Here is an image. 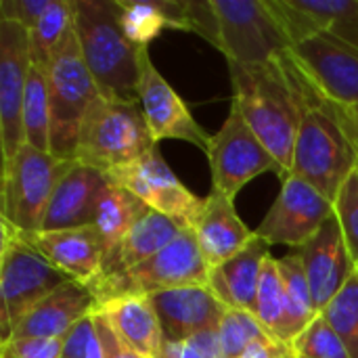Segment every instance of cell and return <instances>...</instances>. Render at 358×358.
I'll use <instances>...</instances> for the list:
<instances>
[{"mask_svg":"<svg viewBox=\"0 0 358 358\" xmlns=\"http://www.w3.org/2000/svg\"><path fill=\"white\" fill-rule=\"evenodd\" d=\"M319 315L342 338L350 358H358V273Z\"/></svg>","mask_w":358,"mask_h":358,"instance_id":"32","label":"cell"},{"mask_svg":"<svg viewBox=\"0 0 358 358\" xmlns=\"http://www.w3.org/2000/svg\"><path fill=\"white\" fill-rule=\"evenodd\" d=\"M107 187V174L73 159L69 172L55 189V195L42 222V231L92 227L101 197Z\"/></svg>","mask_w":358,"mask_h":358,"instance_id":"20","label":"cell"},{"mask_svg":"<svg viewBox=\"0 0 358 358\" xmlns=\"http://www.w3.org/2000/svg\"><path fill=\"white\" fill-rule=\"evenodd\" d=\"M31 67L29 31L15 21H0V151L8 162L23 145V99Z\"/></svg>","mask_w":358,"mask_h":358,"instance_id":"14","label":"cell"},{"mask_svg":"<svg viewBox=\"0 0 358 358\" xmlns=\"http://www.w3.org/2000/svg\"><path fill=\"white\" fill-rule=\"evenodd\" d=\"M287 65L302 96V120L294 145L292 174L313 185L334 203L346 180L357 172L358 151L325 99L304 80L289 57Z\"/></svg>","mask_w":358,"mask_h":358,"instance_id":"3","label":"cell"},{"mask_svg":"<svg viewBox=\"0 0 358 358\" xmlns=\"http://www.w3.org/2000/svg\"><path fill=\"white\" fill-rule=\"evenodd\" d=\"M216 17V42L229 63L264 67L279 61L292 38L268 0H210Z\"/></svg>","mask_w":358,"mask_h":358,"instance_id":"5","label":"cell"},{"mask_svg":"<svg viewBox=\"0 0 358 358\" xmlns=\"http://www.w3.org/2000/svg\"><path fill=\"white\" fill-rule=\"evenodd\" d=\"M50 94V153L57 159H76L82 122L101 96L82 59L76 31L63 42L48 67Z\"/></svg>","mask_w":358,"mask_h":358,"instance_id":"9","label":"cell"},{"mask_svg":"<svg viewBox=\"0 0 358 358\" xmlns=\"http://www.w3.org/2000/svg\"><path fill=\"white\" fill-rule=\"evenodd\" d=\"M357 273H358V262H357Z\"/></svg>","mask_w":358,"mask_h":358,"instance_id":"42","label":"cell"},{"mask_svg":"<svg viewBox=\"0 0 358 358\" xmlns=\"http://www.w3.org/2000/svg\"><path fill=\"white\" fill-rule=\"evenodd\" d=\"M187 227L174 222L168 216H162L153 210H149L134 229L126 235L122 245L115 250V254L105 260L101 277L124 273L149 258H153L157 252H162L166 245H170Z\"/></svg>","mask_w":358,"mask_h":358,"instance_id":"25","label":"cell"},{"mask_svg":"<svg viewBox=\"0 0 358 358\" xmlns=\"http://www.w3.org/2000/svg\"><path fill=\"white\" fill-rule=\"evenodd\" d=\"M73 31L99 94L109 101L138 103L141 55L147 48L126 38L117 0H73Z\"/></svg>","mask_w":358,"mask_h":358,"instance_id":"2","label":"cell"},{"mask_svg":"<svg viewBox=\"0 0 358 358\" xmlns=\"http://www.w3.org/2000/svg\"><path fill=\"white\" fill-rule=\"evenodd\" d=\"M19 235L71 281L92 285L103 273L105 252L94 227L36 233L19 231Z\"/></svg>","mask_w":358,"mask_h":358,"instance_id":"19","label":"cell"},{"mask_svg":"<svg viewBox=\"0 0 358 358\" xmlns=\"http://www.w3.org/2000/svg\"><path fill=\"white\" fill-rule=\"evenodd\" d=\"M271 256V245L258 235L233 258L210 268L208 287L227 306L254 313L260 275Z\"/></svg>","mask_w":358,"mask_h":358,"instance_id":"23","label":"cell"},{"mask_svg":"<svg viewBox=\"0 0 358 358\" xmlns=\"http://www.w3.org/2000/svg\"><path fill=\"white\" fill-rule=\"evenodd\" d=\"M285 55L264 67L229 63L233 105L279 162L283 172L281 180L292 174L294 145L302 120V96Z\"/></svg>","mask_w":358,"mask_h":358,"instance_id":"1","label":"cell"},{"mask_svg":"<svg viewBox=\"0 0 358 358\" xmlns=\"http://www.w3.org/2000/svg\"><path fill=\"white\" fill-rule=\"evenodd\" d=\"M50 0H0V21H15L27 31L36 27Z\"/></svg>","mask_w":358,"mask_h":358,"instance_id":"37","label":"cell"},{"mask_svg":"<svg viewBox=\"0 0 358 358\" xmlns=\"http://www.w3.org/2000/svg\"><path fill=\"white\" fill-rule=\"evenodd\" d=\"M92 317H94L96 336H99V342H101V348H103L105 358H145L141 357L138 352H134L128 344H124V340L113 331V327L109 325L105 315L94 310Z\"/></svg>","mask_w":358,"mask_h":358,"instance_id":"38","label":"cell"},{"mask_svg":"<svg viewBox=\"0 0 358 358\" xmlns=\"http://www.w3.org/2000/svg\"><path fill=\"white\" fill-rule=\"evenodd\" d=\"M96 310V298L84 283L69 281L38 306H34L13 329V338H65L69 329ZM6 340V342H8ZM4 344V342H2Z\"/></svg>","mask_w":358,"mask_h":358,"instance_id":"22","label":"cell"},{"mask_svg":"<svg viewBox=\"0 0 358 358\" xmlns=\"http://www.w3.org/2000/svg\"><path fill=\"white\" fill-rule=\"evenodd\" d=\"M285 308L287 306H285L283 277L279 273L277 258L268 256V260L264 262L262 275H260L254 317L264 327V331L271 336V340H275L279 344H283L281 338H283V325H285Z\"/></svg>","mask_w":358,"mask_h":358,"instance_id":"30","label":"cell"},{"mask_svg":"<svg viewBox=\"0 0 358 358\" xmlns=\"http://www.w3.org/2000/svg\"><path fill=\"white\" fill-rule=\"evenodd\" d=\"M357 170H358V166H357Z\"/></svg>","mask_w":358,"mask_h":358,"instance_id":"43","label":"cell"},{"mask_svg":"<svg viewBox=\"0 0 358 358\" xmlns=\"http://www.w3.org/2000/svg\"><path fill=\"white\" fill-rule=\"evenodd\" d=\"M287 57L325 101L342 107L358 105V50L315 34L294 42Z\"/></svg>","mask_w":358,"mask_h":358,"instance_id":"12","label":"cell"},{"mask_svg":"<svg viewBox=\"0 0 358 358\" xmlns=\"http://www.w3.org/2000/svg\"><path fill=\"white\" fill-rule=\"evenodd\" d=\"M296 358H350L342 338L319 315L292 344Z\"/></svg>","mask_w":358,"mask_h":358,"instance_id":"34","label":"cell"},{"mask_svg":"<svg viewBox=\"0 0 358 358\" xmlns=\"http://www.w3.org/2000/svg\"><path fill=\"white\" fill-rule=\"evenodd\" d=\"M23 134L25 143L38 151L50 153V94H48V69L29 67L27 88L23 99Z\"/></svg>","mask_w":358,"mask_h":358,"instance_id":"29","label":"cell"},{"mask_svg":"<svg viewBox=\"0 0 358 358\" xmlns=\"http://www.w3.org/2000/svg\"><path fill=\"white\" fill-rule=\"evenodd\" d=\"M0 358H13L8 352H4V350H0Z\"/></svg>","mask_w":358,"mask_h":358,"instance_id":"41","label":"cell"},{"mask_svg":"<svg viewBox=\"0 0 358 358\" xmlns=\"http://www.w3.org/2000/svg\"><path fill=\"white\" fill-rule=\"evenodd\" d=\"M296 252L302 258L315 306L321 313L357 273V264L348 252L338 216L334 214L317 235Z\"/></svg>","mask_w":358,"mask_h":358,"instance_id":"17","label":"cell"},{"mask_svg":"<svg viewBox=\"0 0 358 358\" xmlns=\"http://www.w3.org/2000/svg\"><path fill=\"white\" fill-rule=\"evenodd\" d=\"M336 214L334 203L306 180L289 174L281 180V191L256 229L268 245L302 248Z\"/></svg>","mask_w":358,"mask_h":358,"instance_id":"13","label":"cell"},{"mask_svg":"<svg viewBox=\"0 0 358 358\" xmlns=\"http://www.w3.org/2000/svg\"><path fill=\"white\" fill-rule=\"evenodd\" d=\"M94 317L88 315L86 319L78 321L69 334L63 338V358H86L88 346L94 338Z\"/></svg>","mask_w":358,"mask_h":358,"instance_id":"39","label":"cell"},{"mask_svg":"<svg viewBox=\"0 0 358 358\" xmlns=\"http://www.w3.org/2000/svg\"><path fill=\"white\" fill-rule=\"evenodd\" d=\"M96 310L105 315L113 331L134 352L145 358H157L164 348L157 313L145 296H124L99 304Z\"/></svg>","mask_w":358,"mask_h":358,"instance_id":"24","label":"cell"},{"mask_svg":"<svg viewBox=\"0 0 358 358\" xmlns=\"http://www.w3.org/2000/svg\"><path fill=\"white\" fill-rule=\"evenodd\" d=\"M138 105L155 143L174 138L191 143L199 149H208L210 136L197 124L185 101L174 92L168 80L153 65L149 50L141 55V80H138Z\"/></svg>","mask_w":358,"mask_h":358,"instance_id":"15","label":"cell"},{"mask_svg":"<svg viewBox=\"0 0 358 358\" xmlns=\"http://www.w3.org/2000/svg\"><path fill=\"white\" fill-rule=\"evenodd\" d=\"M292 42L315 34L358 50V0H268ZM294 46V44H292Z\"/></svg>","mask_w":358,"mask_h":358,"instance_id":"18","label":"cell"},{"mask_svg":"<svg viewBox=\"0 0 358 358\" xmlns=\"http://www.w3.org/2000/svg\"><path fill=\"white\" fill-rule=\"evenodd\" d=\"M193 233L210 268L237 256L256 237V231L248 229L239 218L235 199H229L214 189L206 195L203 210L193 224Z\"/></svg>","mask_w":358,"mask_h":358,"instance_id":"21","label":"cell"},{"mask_svg":"<svg viewBox=\"0 0 358 358\" xmlns=\"http://www.w3.org/2000/svg\"><path fill=\"white\" fill-rule=\"evenodd\" d=\"M157 147L138 103L99 96L88 109L76 147V162L111 174Z\"/></svg>","mask_w":358,"mask_h":358,"instance_id":"4","label":"cell"},{"mask_svg":"<svg viewBox=\"0 0 358 358\" xmlns=\"http://www.w3.org/2000/svg\"><path fill=\"white\" fill-rule=\"evenodd\" d=\"M117 6H120L122 29L126 38L138 48H147L149 42L155 40L164 29H174L166 8V0H157V2L117 0Z\"/></svg>","mask_w":358,"mask_h":358,"instance_id":"31","label":"cell"},{"mask_svg":"<svg viewBox=\"0 0 358 358\" xmlns=\"http://www.w3.org/2000/svg\"><path fill=\"white\" fill-rule=\"evenodd\" d=\"M279 273L283 277L285 285V325H283V338L281 342L285 346H292L294 340L319 317V310L313 300V292L304 273V264L300 254L294 250V254H287L283 258H277Z\"/></svg>","mask_w":358,"mask_h":358,"instance_id":"27","label":"cell"},{"mask_svg":"<svg viewBox=\"0 0 358 358\" xmlns=\"http://www.w3.org/2000/svg\"><path fill=\"white\" fill-rule=\"evenodd\" d=\"M271 340V336L264 331V327L258 323L254 313L229 308L227 317L222 319L218 327V342L222 358L243 357L254 344Z\"/></svg>","mask_w":358,"mask_h":358,"instance_id":"33","label":"cell"},{"mask_svg":"<svg viewBox=\"0 0 358 358\" xmlns=\"http://www.w3.org/2000/svg\"><path fill=\"white\" fill-rule=\"evenodd\" d=\"M334 210L336 216L340 220L348 252L355 260L358 262V170L346 180V185L342 187L340 195L334 201Z\"/></svg>","mask_w":358,"mask_h":358,"instance_id":"35","label":"cell"},{"mask_svg":"<svg viewBox=\"0 0 358 358\" xmlns=\"http://www.w3.org/2000/svg\"><path fill=\"white\" fill-rule=\"evenodd\" d=\"M210 266L199 250L193 229H185L170 245L153 258L115 275L99 277L88 285L96 298V306L124 296H153L189 285H208Z\"/></svg>","mask_w":358,"mask_h":358,"instance_id":"7","label":"cell"},{"mask_svg":"<svg viewBox=\"0 0 358 358\" xmlns=\"http://www.w3.org/2000/svg\"><path fill=\"white\" fill-rule=\"evenodd\" d=\"M113 185H120L145 201L153 212L172 218L174 222L193 229L206 197H197L172 172L159 149L153 147L136 162L107 174Z\"/></svg>","mask_w":358,"mask_h":358,"instance_id":"11","label":"cell"},{"mask_svg":"<svg viewBox=\"0 0 358 358\" xmlns=\"http://www.w3.org/2000/svg\"><path fill=\"white\" fill-rule=\"evenodd\" d=\"M149 210L151 208L145 201H141L134 193H130L128 189H124L120 185H113L109 180V187L105 189V193L101 197L96 218H94V224H92L96 229L99 237H101L105 260H109L115 254V250L122 245L126 235L134 229V224Z\"/></svg>","mask_w":358,"mask_h":358,"instance_id":"26","label":"cell"},{"mask_svg":"<svg viewBox=\"0 0 358 358\" xmlns=\"http://www.w3.org/2000/svg\"><path fill=\"white\" fill-rule=\"evenodd\" d=\"M73 31V0H50L34 29H29L31 63L50 67L55 55Z\"/></svg>","mask_w":358,"mask_h":358,"instance_id":"28","label":"cell"},{"mask_svg":"<svg viewBox=\"0 0 358 358\" xmlns=\"http://www.w3.org/2000/svg\"><path fill=\"white\" fill-rule=\"evenodd\" d=\"M71 279L36 252L15 227L2 220L0 248V336L6 342L17 323Z\"/></svg>","mask_w":358,"mask_h":358,"instance_id":"6","label":"cell"},{"mask_svg":"<svg viewBox=\"0 0 358 358\" xmlns=\"http://www.w3.org/2000/svg\"><path fill=\"white\" fill-rule=\"evenodd\" d=\"M206 155L212 172V189L229 199H235L250 180L264 172H275L283 178L279 162L254 134L235 105H231L220 130L210 136Z\"/></svg>","mask_w":358,"mask_h":358,"instance_id":"10","label":"cell"},{"mask_svg":"<svg viewBox=\"0 0 358 358\" xmlns=\"http://www.w3.org/2000/svg\"><path fill=\"white\" fill-rule=\"evenodd\" d=\"M71 164L73 159H57L25 143L8 162H2V220L21 233L42 231L55 189Z\"/></svg>","mask_w":358,"mask_h":358,"instance_id":"8","label":"cell"},{"mask_svg":"<svg viewBox=\"0 0 358 358\" xmlns=\"http://www.w3.org/2000/svg\"><path fill=\"white\" fill-rule=\"evenodd\" d=\"M334 113V117L340 122V126L344 128V132L348 134V138L352 141L355 149L358 151V105L355 107H342V105H336V103H329L325 101Z\"/></svg>","mask_w":358,"mask_h":358,"instance_id":"40","label":"cell"},{"mask_svg":"<svg viewBox=\"0 0 358 358\" xmlns=\"http://www.w3.org/2000/svg\"><path fill=\"white\" fill-rule=\"evenodd\" d=\"M0 350L13 358H63V338H13Z\"/></svg>","mask_w":358,"mask_h":358,"instance_id":"36","label":"cell"},{"mask_svg":"<svg viewBox=\"0 0 358 358\" xmlns=\"http://www.w3.org/2000/svg\"><path fill=\"white\" fill-rule=\"evenodd\" d=\"M157 313L164 344H180L208 331H218L229 308L208 285H189L147 296Z\"/></svg>","mask_w":358,"mask_h":358,"instance_id":"16","label":"cell"}]
</instances>
